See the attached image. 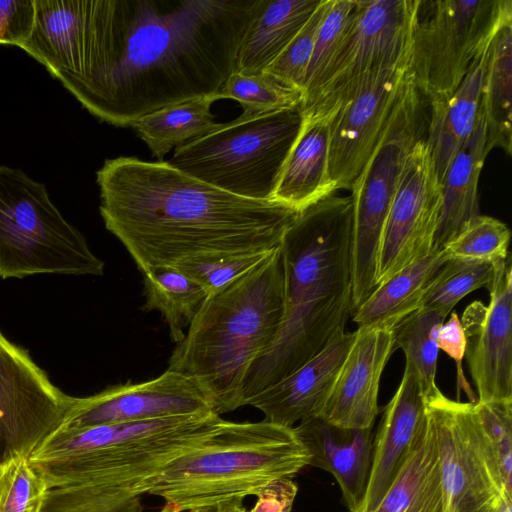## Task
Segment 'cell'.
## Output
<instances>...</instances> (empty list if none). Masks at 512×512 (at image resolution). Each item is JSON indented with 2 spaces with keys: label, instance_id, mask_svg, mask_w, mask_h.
I'll return each mask as SVG.
<instances>
[{
  "label": "cell",
  "instance_id": "6da1fadb",
  "mask_svg": "<svg viewBox=\"0 0 512 512\" xmlns=\"http://www.w3.org/2000/svg\"><path fill=\"white\" fill-rule=\"evenodd\" d=\"M264 0H88L78 72L62 85L118 127L217 95Z\"/></svg>",
  "mask_w": 512,
  "mask_h": 512
},
{
  "label": "cell",
  "instance_id": "7a4b0ae2",
  "mask_svg": "<svg viewBox=\"0 0 512 512\" xmlns=\"http://www.w3.org/2000/svg\"><path fill=\"white\" fill-rule=\"evenodd\" d=\"M96 181L105 228L141 273L273 251L299 213L231 194L164 161L107 159Z\"/></svg>",
  "mask_w": 512,
  "mask_h": 512
},
{
  "label": "cell",
  "instance_id": "3957f363",
  "mask_svg": "<svg viewBox=\"0 0 512 512\" xmlns=\"http://www.w3.org/2000/svg\"><path fill=\"white\" fill-rule=\"evenodd\" d=\"M353 201L330 195L299 212L280 252L285 312L271 346L248 371L242 405L321 351L354 311L351 273Z\"/></svg>",
  "mask_w": 512,
  "mask_h": 512
},
{
  "label": "cell",
  "instance_id": "277c9868",
  "mask_svg": "<svg viewBox=\"0 0 512 512\" xmlns=\"http://www.w3.org/2000/svg\"><path fill=\"white\" fill-rule=\"evenodd\" d=\"M285 312L280 247L206 297L168 368L191 378L221 415L242 405L245 377L276 338Z\"/></svg>",
  "mask_w": 512,
  "mask_h": 512
},
{
  "label": "cell",
  "instance_id": "5b68a950",
  "mask_svg": "<svg viewBox=\"0 0 512 512\" xmlns=\"http://www.w3.org/2000/svg\"><path fill=\"white\" fill-rule=\"evenodd\" d=\"M214 412L59 428L29 459L48 487L88 484L123 499L149 494L174 459L208 442L226 424Z\"/></svg>",
  "mask_w": 512,
  "mask_h": 512
},
{
  "label": "cell",
  "instance_id": "8992f818",
  "mask_svg": "<svg viewBox=\"0 0 512 512\" xmlns=\"http://www.w3.org/2000/svg\"><path fill=\"white\" fill-rule=\"evenodd\" d=\"M310 463L294 427L263 420L230 422L208 442L171 461L149 494L179 512L216 507L256 495L270 482L292 478Z\"/></svg>",
  "mask_w": 512,
  "mask_h": 512
},
{
  "label": "cell",
  "instance_id": "52a82bcc",
  "mask_svg": "<svg viewBox=\"0 0 512 512\" xmlns=\"http://www.w3.org/2000/svg\"><path fill=\"white\" fill-rule=\"evenodd\" d=\"M103 273V261L53 204L45 185L0 165V277Z\"/></svg>",
  "mask_w": 512,
  "mask_h": 512
},
{
  "label": "cell",
  "instance_id": "ba28073f",
  "mask_svg": "<svg viewBox=\"0 0 512 512\" xmlns=\"http://www.w3.org/2000/svg\"><path fill=\"white\" fill-rule=\"evenodd\" d=\"M302 122L301 106L246 119L238 117L176 148L168 163L231 194L272 201Z\"/></svg>",
  "mask_w": 512,
  "mask_h": 512
},
{
  "label": "cell",
  "instance_id": "9c48e42d",
  "mask_svg": "<svg viewBox=\"0 0 512 512\" xmlns=\"http://www.w3.org/2000/svg\"><path fill=\"white\" fill-rule=\"evenodd\" d=\"M428 104L410 72L392 116L350 191L353 201L351 273L357 308L376 288L380 243L399 182L413 146L427 136Z\"/></svg>",
  "mask_w": 512,
  "mask_h": 512
},
{
  "label": "cell",
  "instance_id": "30bf717a",
  "mask_svg": "<svg viewBox=\"0 0 512 512\" xmlns=\"http://www.w3.org/2000/svg\"><path fill=\"white\" fill-rule=\"evenodd\" d=\"M510 0H420L411 74L428 106L447 100L501 22Z\"/></svg>",
  "mask_w": 512,
  "mask_h": 512
},
{
  "label": "cell",
  "instance_id": "8fae6325",
  "mask_svg": "<svg viewBox=\"0 0 512 512\" xmlns=\"http://www.w3.org/2000/svg\"><path fill=\"white\" fill-rule=\"evenodd\" d=\"M420 0H357L332 60L304 94V117H333L376 68L412 48Z\"/></svg>",
  "mask_w": 512,
  "mask_h": 512
},
{
  "label": "cell",
  "instance_id": "7c38bea8",
  "mask_svg": "<svg viewBox=\"0 0 512 512\" xmlns=\"http://www.w3.org/2000/svg\"><path fill=\"white\" fill-rule=\"evenodd\" d=\"M434 425L445 512H495L504 496L501 474L473 402L427 398Z\"/></svg>",
  "mask_w": 512,
  "mask_h": 512
},
{
  "label": "cell",
  "instance_id": "4fadbf2b",
  "mask_svg": "<svg viewBox=\"0 0 512 512\" xmlns=\"http://www.w3.org/2000/svg\"><path fill=\"white\" fill-rule=\"evenodd\" d=\"M77 397L54 385L28 350L0 330V440L4 456L29 457L69 416Z\"/></svg>",
  "mask_w": 512,
  "mask_h": 512
},
{
  "label": "cell",
  "instance_id": "5bb4252c",
  "mask_svg": "<svg viewBox=\"0 0 512 512\" xmlns=\"http://www.w3.org/2000/svg\"><path fill=\"white\" fill-rule=\"evenodd\" d=\"M442 185L426 137L411 149L385 223L376 287L434 250L442 216Z\"/></svg>",
  "mask_w": 512,
  "mask_h": 512
},
{
  "label": "cell",
  "instance_id": "9a60e30c",
  "mask_svg": "<svg viewBox=\"0 0 512 512\" xmlns=\"http://www.w3.org/2000/svg\"><path fill=\"white\" fill-rule=\"evenodd\" d=\"M412 48L369 74L331 125L329 171L336 191L350 190L375 150L411 71Z\"/></svg>",
  "mask_w": 512,
  "mask_h": 512
},
{
  "label": "cell",
  "instance_id": "2e32d148",
  "mask_svg": "<svg viewBox=\"0 0 512 512\" xmlns=\"http://www.w3.org/2000/svg\"><path fill=\"white\" fill-rule=\"evenodd\" d=\"M490 302L467 306L461 323L466 337L465 358L477 391V401L512 400V266L495 264L487 288Z\"/></svg>",
  "mask_w": 512,
  "mask_h": 512
},
{
  "label": "cell",
  "instance_id": "e0dca14e",
  "mask_svg": "<svg viewBox=\"0 0 512 512\" xmlns=\"http://www.w3.org/2000/svg\"><path fill=\"white\" fill-rule=\"evenodd\" d=\"M206 412L213 410L198 384L184 374L167 369L148 381L114 385L88 397H77L61 427L80 428Z\"/></svg>",
  "mask_w": 512,
  "mask_h": 512
},
{
  "label": "cell",
  "instance_id": "ac0fdd59",
  "mask_svg": "<svg viewBox=\"0 0 512 512\" xmlns=\"http://www.w3.org/2000/svg\"><path fill=\"white\" fill-rule=\"evenodd\" d=\"M394 350L392 330L357 328L318 417L341 428L373 427L381 376Z\"/></svg>",
  "mask_w": 512,
  "mask_h": 512
},
{
  "label": "cell",
  "instance_id": "d6986e66",
  "mask_svg": "<svg viewBox=\"0 0 512 512\" xmlns=\"http://www.w3.org/2000/svg\"><path fill=\"white\" fill-rule=\"evenodd\" d=\"M427 416V398L405 365L400 384L383 410L373 439L368 484L359 512H372L392 484Z\"/></svg>",
  "mask_w": 512,
  "mask_h": 512
},
{
  "label": "cell",
  "instance_id": "ffe728a7",
  "mask_svg": "<svg viewBox=\"0 0 512 512\" xmlns=\"http://www.w3.org/2000/svg\"><path fill=\"white\" fill-rule=\"evenodd\" d=\"M354 336L355 331L341 330L314 357L248 405L259 409L264 420L287 427L318 417Z\"/></svg>",
  "mask_w": 512,
  "mask_h": 512
},
{
  "label": "cell",
  "instance_id": "44dd1931",
  "mask_svg": "<svg viewBox=\"0 0 512 512\" xmlns=\"http://www.w3.org/2000/svg\"><path fill=\"white\" fill-rule=\"evenodd\" d=\"M294 428L310 453L309 465L331 473L349 512H359L372 462L373 427L347 429L312 417Z\"/></svg>",
  "mask_w": 512,
  "mask_h": 512
},
{
  "label": "cell",
  "instance_id": "7402d4cb",
  "mask_svg": "<svg viewBox=\"0 0 512 512\" xmlns=\"http://www.w3.org/2000/svg\"><path fill=\"white\" fill-rule=\"evenodd\" d=\"M333 117H304L284 162L272 201L301 212L335 194L329 171Z\"/></svg>",
  "mask_w": 512,
  "mask_h": 512
},
{
  "label": "cell",
  "instance_id": "603a6c76",
  "mask_svg": "<svg viewBox=\"0 0 512 512\" xmlns=\"http://www.w3.org/2000/svg\"><path fill=\"white\" fill-rule=\"evenodd\" d=\"M32 34L20 48L61 83L79 70L88 0H35Z\"/></svg>",
  "mask_w": 512,
  "mask_h": 512
},
{
  "label": "cell",
  "instance_id": "cb8c5ba5",
  "mask_svg": "<svg viewBox=\"0 0 512 512\" xmlns=\"http://www.w3.org/2000/svg\"><path fill=\"white\" fill-rule=\"evenodd\" d=\"M488 45L475 58L454 93L447 100L428 106L426 140L440 182L478 122Z\"/></svg>",
  "mask_w": 512,
  "mask_h": 512
},
{
  "label": "cell",
  "instance_id": "d4e9b609",
  "mask_svg": "<svg viewBox=\"0 0 512 512\" xmlns=\"http://www.w3.org/2000/svg\"><path fill=\"white\" fill-rule=\"evenodd\" d=\"M372 512H445L436 433L428 414L398 474Z\"/></svg>",
  "mask_w": 512,
  "mask_h": 512
},
{
  "label": "cell",
  "instance_id": "484cf974",
  "mask_svg": "<svg viewBox=\"0 0 512 512\" xmlns=\"http://www.w3.org/2000/svg\"><path fill=\"white\" fill-rule=\"evenodd\" d=\"M321 0H264L239 47L235 72L266 71L296 36Z\"/></svg>",
  "mask_w": 512,
  "mask_h": 512
},
{
  "label": "cell",
  "instance_id": "4316f807",
  "mask_svg": "<svg viewBox=\"0 0 512 512\" xmlns=\"http://www.w3.org/2000/svg\"><path fill=\"white\" fill-rule=\"evenodd\" d=\"M489 153L480 111L474 131L450 162L441 182L442 216L434 250L440 251L469 220L480 214L478 182Z\"/></svg>",
  "mask_w": 512,
  "mask_h": 512
},
{
  "label": "cell",
  "instance_id": "83f0119b",
  "mask_svg": "<svg viewBox=\"0 0 512 512\" xmlns=\"http://www.w3.org/2000/svg\"><path fill=\"white\" fill-rule=\"evenodd\" d=\"M447 261L440 250L405 267L377 286L352 313L358 328L393 330L421 308L423 297L440 267Z\"/></svg>",
  "mask_w": 512,
  "mask_h": 512
},
{
  "label": "cell",
  "instance_id": "f1b7e54d",
  "mask_svg": "<svg viewBox=\"0 0 512 512\" xmlns=\"http://www.w3.org/2000/svg\"><path fill=\"white\" fill-rule=\"evenodd\" d=\"M511 83L512 15L501 22L489 42L480 104L489 150L500 148L508 155L512 150Z\"/></svg>",
  "mask_w": 512,
  "mask_h": 512
},
{
  "label": "cell",
  "instance_id": "f546056e",
  "mask_svg": "<svg viewBox=\"0 0 512 512\" xmlns=\"http://www.w3.org/2000/svg\"><path fill=\"white\" fill-rule=\"evenodd\" d=\"M217 95L167 106L147 114L131 125L151 154L162 159L172 148L204 137L221 127L211 112Z\"/></svg>",
  "mask_w": 512,
  "mask_h": 512
},
{
  "label": "cell",
  "instance_id": "4dcf8cb0",
  "mask_svg": "<svg viewBox=\"0 0 512 512\" xmlns=\"http://www.w3.org/2000/svg\"><path fill=\"white\" fill-rule=\"evenodd\" d=\"M142 309L158 311L164 318L172 341L185 337L188 327L207 297L204 288L189 275L174 267H158L142 273Z\"/></svg>",
  "mask_w": 512,
  "mask_h": 512
},
{
  "label": "cell",
  "instance_id": "1f68e13d",
  "mask_svg": "<svg viewBox=\"0 0 512 512\" xmlns=\"http://www.w3.org/2000/svg\"><path fill=\"white\" fill-rule=\"evenodd\" d=\"M446 317L440 311L420 308L392 330L395 349L400 348L403 351L405 365L416 374L426 398L440 390L436 384L439 354L437 333Z\"/></svg>",
  "mask_w": 512,
  "mask_h": 512
},
{
  "label": "cell",
  "instance_id": "d6a6232c",
  "mask_svg": "<svg viewBox=\"0 0 512 512\" xmlns=\"http://www.w3.org/2000/svg\"><path fill=\"white\" fill-rule=\"evenodd\" d=\"M218 99L239 102V118H251L279 110L302 106L304 92L264 71L257 74L234 72L217 94Z\"/></svg>",
  "mask_w": 512,
  "mask_h": 512
},
{
  "label": "cell",
  "instance_id": "836d02e7",
  "mask_svg": "<svg viewBox=\"0 0 512 512\" xmlns=\"http://www.w3.org/2000/svg\"><path fill=\"white\" fill-rule=\"evenodd\" d=\"M511 232L491 216L477 215L469 220L441 249L447 260L495 265L505 261Z\"/></svg>",
  "mask_w": 512,
  "mask_h": 512
},
{
  "label": "cell",
  "instance_id": "e575fe53",
  "mask_svg": "<svg viewBox=\"0 0 512 512\" xmlns=\"http://www.w3.org/2000/svg\"><path fill=\"white\" fill-rule=\"evenodd\" d=\"M494 270L495 265L447 260L431 281L421 308L437 310L448 316L464 296L479 288H488Z\"/></svg>",
  "mask_w": 512,
  "mask_h": 512
},
{
  "label": "cell",
  "instance_id": "d590c367",
  "mask_svg": "<svg viewBox=\"0 0 512 512\" xmlns=\"http://www.w3.org/2000/svg\"><path fill=\"white\" fill-rule=\"evenodd\" d=\"M48 489L29 457L10 454L0 461V512H41Z\"/></svg>",
  "mask_w": 512,
  "mask_h": 512
},
{
  "label": "cell",
  "instance_id": "8d00e7d4",
  "mask_svg": "<svg viewBox=\"0 0 512 512\" xmlns=\"http://www.w3.org/2000/svg\"><path fill=\"white\" fill-rule=\"evenodd\" d=\"M41 512H143L140 498L122 499L88 485H66L48 489Z\"/></svg>",
  "mask_w": 512,
  "mask_h": 512
},
{
  "label": "cell",
  "instance_id": "74e56055",
  "mask_svg": "<svg viewBox=\"0 0 512 512\" xmlns=\"http://www.w3.org/2000/svg\"><path fill=\"white\" fill-rule=\"evenodd\" d=\"M473 405L494 453L505 492L512 497V400L476 401Z\"/></svg>",
  "mask_w": 512,
  "mask_h": 512
},
{
  "label": "cell",
  "instance_id": "f35d334b",
  "mask_svg": "<svg viewBox=\"0 0 512 512\" xmlns=\"http://www.w3.org/2000/svg\"><path fill=\"white\" fill-rule=\"evenodd\" d=\"M357 0H332L315 39L312 56L306 72L303 92H308L318 81L350 25Z\"/></svg>",
  "mask_w": 512,
  "mask_h": 512
},
{
  "label": "cell",
  "instance_id": "ab89813d",
  "mask_svg": "<svg viewBox=\"0 0 512 512\" xmlns=\"http://www.w3.org/2000/svg\"><path fill=\"white\" fill-rule=\"evenodd\" d=\"M332 0H321L308 21L291 40L266 72L303 90L318 28Z\"/></svg>",
  "mask_w": 512,
  "mask_h": 512
},
{
  "label": "cell",
  "instance_id": "60d3db41",
  "mask_svg": "<svg viewBox=\"0 0 512 512\" xmlns=\"http://www.w3.org/2000/svg\"><path fill=\"white\" fill-rule=\"evenodd\" d=\"M275 250L248 253L209 261L190 262L174 268L179 269L197 281L204 288L208 296L224 288L259 265Z\"/></svg>",
  "mask_w": 512,
  "mask_h": 512
},
{
  "label": "cell",
  "instance_id": "b9f144b4",
  "mask_svg": "<svg viewBox=\"0 0 512 512\" xmlns=\"http://www.w3.org/2000/svg\"><path fill=\"white\" fill-rule=\"evenodd\" d=\"M35 18V0H0V44L20 48L30 38Z\"/></svg>",
  "mask_w": 512,
  "mask_h": 512
},
{
  "label": "cell",
  "instance_id": "7bdbcfd3",
  "mask_svg": "<svg viewBox=\"0 0 512 512\" xmlns=\"http://www.w3.org/2000/svg\"><path fill=\"white\" fill-rule=\"evenodd\" d=\"M437 346L439 350L444 351L456 362L458 387H463L471 400L470 402H476L477 398L465 380L463 373L462 360L466 351V337L461 320L456 312H453L448 321L440 326L437 333Z\"/></svg>",
  "mask_w": 512,
  "mask_h": 512
},
{
  "label": "cell",
  "instance_id": "ee69618b",
  "mask_svg": "<svg viewBox=\"0 0 512 512\" xmlns=\"http://www.w3.org/2000/svg\"><path fill=\"white\" fill-rule=\"evenodd\" d=\"M297 491L291 478L274 480L255 495L256 503L249 512H291Z\"/></svg>",
  "mask_w": 512,
  "mask_h": 512
},
{
  "label": "cell",
  "instance_id": "f6af8a7d",
  "mask_svg": "<svg viewBox=\"0 0 512 512\" xmlns=\"http://www.w3.org/2000/svg\"><path fill=\"white\" fill-rule=\"evenodd\" d=\"M215 512H249L241 499H232L215 507Z\"/></svg>",
  "mask_w": 512,
  "mask_h": 512
},
{
  "label": "cell",
  "instance_id": "bcb514c9",
  "mask_svg": "<svg viewBox=\"0 0 512 512\" xmlns=\"http://www.w3.org/2000/svg\"><path fill=\"white\" fill-rule=\"evenodd\" d=\"M495 512H512V498L504 496L499 502Z\"/></svg>",
  "mask_w": 512,
  "mask_h": 512
},
{
  "label": "cell",
  "instance_id": "7dc6e473",
  "mask_svg": "<svg viewBox=\"0 0 512 512\" xmlns=\"http://www.w3.org/2000/svg\"><path fill=\"white\" fill-rule=\"evenodd\" d=\"M185 512H215V507L196 508Z\"/></svg>",
  "mask_w": 512,
  "mask_h": 512
},
{
  "label": "cell",
  "instance_id": "c3c4849f",
  "mask_svg": "<svg viewBox=\"0 0 512 512\" xmlns=\"http://www.w3.org/2000/svg\"><path fill=\"white\" fill-rule=\"evenodd\" d=\"M160 512H179L172 504L166 503Z\"/></svg>",
  "mask_w": 512,
  "mask_h": 512
}]
</instances>
